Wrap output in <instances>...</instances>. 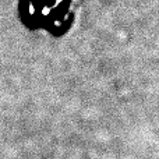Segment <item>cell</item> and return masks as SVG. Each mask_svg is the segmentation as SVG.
<instances>
[{
	"label": "cell",
	"instance_id": "1",
	"mask_svg": "<svg viewBox=\"0 0 159 159\" xmlns=\"http://www.w3.org/2000/svg\"><path fill=\"white\" fill-rule=\"evenodd\" d=\"M77 10V0H20V18L32 30L53 35L67 31Z\"/></svg>",
	"mask_w": 159,
	"mask_h": 159
}]
</instances>
